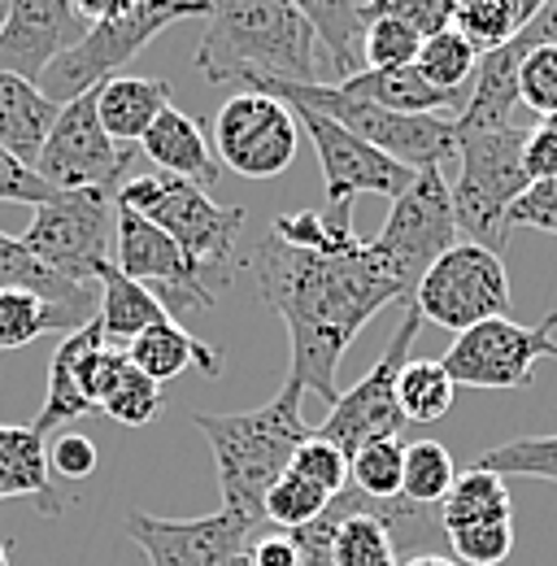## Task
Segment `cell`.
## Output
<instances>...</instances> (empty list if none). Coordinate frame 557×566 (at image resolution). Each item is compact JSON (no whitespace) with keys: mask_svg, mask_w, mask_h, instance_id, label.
Segmentation results:
<instances>
[{"mask_svg":"<svg viewBox=\"0 0 557 566\" xmlns=\"http://www.w3.org/2000/svg\"><path fill=\"white\" fill-rule=\"evenodd\" d=\"M249 262L262 301L287 323V340H292L287 379L323 397L327 406L340 397L336 370L357 332L383 305L414 296V287L370 249V240L348 253H309L266 231L258 235Z\"/></svg>","mask_w":557,"mask_h":566,"instance_id":"1","label":"cell"},{"mask_svg":"<svg viewBox=\"0 0 557 566\" xmlns=\"http://www.w3.org/2000/svg\"><path fill=\"white\" fill-rule=\"evenodd\" d=\"M197 71L209 83H318V35L292 0H209Z\"/></svg>","mask_w":557,"mask_h":566,"instance_id":"2","label":"cell"},{"mask_svg":"<svg viewBox=\"0 0 557 566\" xmlns=\"http://www.w3.org/2000/svg\"><path fill=\"white\" fill-rule=\"evenodd\" d=\"M301 397H305V388L283 379V388L258 410L192 415V423L201 427V436L213 449L222 510L240 514L253 527L266 523V510H262L266 493L275 489L278 475H287L296 444L309 436V427L301 419Z\"/></svg>","mask_w":557,"mask_h":566,"instance_id":"3","label":"cell"},{"mask_svg":"<svg viewBox=\"0 0 557 566\" xmlns=\"http://www.w3.org/2000/svg\"><path fill=\"white\" fill-rule=\"evenodd\" d=\"M240 92H262L283 105H305L332 123H340L357 140L388 153L392 161L422 170V166H444L458 157V123L444 114H392L383 105H370L361 96L345 92L340 83H278V78H253Z\"/></svg>","mask_w":557,"mask_h":566,"instance_id":"4","label":"cell"},{"mask_svg":"<svg viewBox=\"0 0 557 566\" xmlns=\"http://www.w3.org/2000/svg\"><path fill=\"white\" fill-rule=\"evenodd\" d=\"M118 206L136 210L153 227H161L209 280V287H222L235 275V244L244 231V210L240 206H222L209 192H201L188 179L161 175V170H144L132 175L118 188Z\"/></svg>","mask_w":557,"mask_h":566,"instance_id":"5","label":"cell"},{"mask_svg":"<svg viewBox=\"0 0 557 566\" xmlns=\"http://www.w3.org/2000/svg\"><path fill=\"white\" fill-rule=\"evenodd\" d=\"M523 140H527V132H518V127L458 132L462 175H458V184H449L458 231L471 244L492 249V253H505V244H509L505 213L532 188V179L523 170Z\"/></svg>","mask_w":557,"mask_h":566,"instance_id":"6","label":"cell"},{"mask_svg":"<svg viewBox=\"0 0 557 566\" xmlns=\"http://www.w3.org/2000/svg\"><path fill=\"white\" fill-rule=\"evenodd\" d=\"M183 18H209V0H139L136 9H127L123 18L92 22L83 31V40L70 44L66 53L44 71L40 92L57 105H70L74 96H83V92L101 87L105 78L123 74L127 62H136L139 49H148L166 27H175Z\"/></svg>","mask_w":557,"mask_h":566,"instance_id":"7","label":"cell"},{"mask_svg":"<svg viewBox=\"0 0 557 566\" xmlns=\"http://www.w3.org/2000/svg\"><path fill=\"white\" fill-rule=\"evenodd\" d=\"M118 192L114 188H78L40 206L27 235H18L44 266L74 283H96V271L109 262Z\"/></svg>","mask_w":557,"mask_h":566,"instance_id":"8","label":"cell"},{"mask_svg":"<svg viewBox=\"0 0 557 566\" xmlns=\"http://www.w3.org/2000/svg\"><path fill=\"white\" fill-rule=\"evenodd\" d=\"M422 323H435L453 336L480 327L487 318H505L509 310V271L501 253L458 240L414 287Z\"/></svg>","mask_w":557,"mask_h":566,"instance_id":"9","label":"cell"},{"mask_svg":"<svg viewBox=\"0 0 557 566\" xmlns=\"http://www.w3.org/2000/svg\"><path fill=\"white\" fill-rule=\"evenodd\" d=\"M458 235L462 231L453 213V192L444 184V166H422L414 184L392 201L370 249L410 287H418V280L458 244Z\"/></svg>","mask_w":557,"mask_h":566,"instance_id":"10","label":"cell"},{"mask_svg":"<svg viewBox=\"0 0 557 566\" xmlns=\"http://www.w3.org/2000/svg\"><path fill=\"white\" fill-rule=\"evenodd\" d=\"M418 327H422V310L414 305V296H406V310H401V323L388 340V349L379 354V361L332 401L327 419L318 427V436H327L332 444H340L345 453H357L361 444L370 440H388V436H401L406 415L397 406V379L410 361V349L418 340Z\"/></svg>","mask_w":557,"mask_h":566,"instance_id":"11","label":"cell"},{"mask_svg":"<svg viewBox=\"0 0 557 566\" xmlns=\"http://www.w3.org/2000/svg\"><path fill=\"white\" fill-rule=\"evenodd\" d=\"M139 157V144H114L96 118V92L74 96L62 105L49 140L35 157V175L49 179L57 192L78 188H123L132 179V166Z\"/></svg>","mask_w":557,"mask_h":566,"instance_id":"12","label":"cell"},{"mask_svg":"<svg viewBox=\"0 0 557 566\" xmlns=\"http://www.w3.org/2000/svg\"><path fill=\"white\" fill-rule=\"evenodd\" d=\"M540 357L557 361V314H545L536 327L514 318H487L462 332L444 349L440 366L462 388H527Z\"/></svg>","mask_w":557,"mask_h":566,"instance_id":"13","label":"cell"},{"mask_svg":"<svg viewBox=\"0 0 557 566\" xmlns=\"http://www.w3.org/2000/svg\"><path fill=\"white\" fill-rule=\"evenodd\" d=\"M114 266L123 275H132L136 283H144L166 314H201L213 305V287L201 275V266L148 218H139L136 210L118 206L114 218Z\"/></svg>","mask_w":557,"mask_h":566,"instance_id":"14","label":"cell"},{"mask_svg":"<svg viewBox=\"0 0 557 566\" xmlns=\"http://www.w3.org/2000/svg\"><path fill=\"white\" fill-rule=\"evenodd\" d=\"M296 114L262 92L231 96L213 118V157L244 179H275L296 157Z\"/></svg>","mask_w":557,"mask_h":566,"instance_id":"15","label":"cell"},{"mask_svg":"<svg viewBox=\"0 0 557 566\" xmlns=\"http://www.w3.org/2000/svg\"><path fill=\"white\" fill-rule=\"evenodd\" d=\"M296 114V127L309 136L318 166H323V184H327V201H357V197H388L397 201L418 170L392 161L388 153L370 148L366 140H357L353 132H345L340 123L305 109V105H287Z\"/></svg>","mask_w":557,"mask_h":566,"instance_id":"16","label":"cell"},{"mask_svg":"<svg viewBox=\"0 0 557 566\" xmlns=\"http://www.w3.org/2000/svg\"><path fill=\"white\" fill-rule=\"evenodd\" d=\"M253 532L258 527L231 510L206 518H157L144 510L127 514V536L144 549L148 566H244Z\"/></svg>","mask_w":557,"mask_h":566,"instance_id":"17","label":"cell"},{"mask_svg":"<svg viewBox=\"0 0 557 566\" xmlns=\"http://www.w3.org/2000/svg\"><path fill=\"white\" fill-rule=\"evenodd\" d=\"M83 18L70 0H9L0 27V74L40 83L44 71L83 40Z\"/></svg>","mask_w":557,"mask_h":566,"instance_id":"18","label":"cell"},{"mask_svg":"<svg viewBox=\"0 0 557 566\" xmlns=\"http://www.w3.org/2000/svg\"><path fill=\"white\" fill-rule=\"evenodd\" d=\"M527 53V40L514 35L509 44L480 53L475 66V87L462 105V114L453 118L458 132H501L514 127V109H518V62Z\"/></svg>","mask_w":557,"mask_h":566,"instance_id":"19","label":"cell"},{"mask_svg":"<svg viewBox=\"0 0 557 566\" xmlns=\"http://www.w3.org/2000/svg\"><path fill=\"white\" fill-rule=\"evenodd\" d=\"M139 153L161 170V175H175V179H188L197 184L201 192H209L218 184V157L209 148L206 127L183 114V109H166L139 140Z\"/></svg>","mask_w":557,"mask_h":566,"instance_id":"20","label":"cell"},{"mask_svg":"<svg viewBox=\"0 0 557 566\" xmlns=\"http://www.w3.org/2000/svg\"><path fill=\"white\" fill-rule=\"evenodd\" d=\"M9 496H31L44 518H57L66 510L62 493L53 489L49 444L31 423H0V501Z\"/></svg>","mask_w":557,"mask_h":566,"instance_id":"21","label":"cell"},{"mask_svg":"<svg viewBox=\"0 0 557 566\" xmlns=\"http://www.w3.org/2000/svg\"><path fill=\"white\" fill-rule=\"evenodd\" d=\"M96 92V118L114 144H139L144 132L170 109V83L148 74H114Z\"/></svg>","mask_w":557,"mask_h":566,"instance_id":"22","label":"cell"},{"mask_svg":"<svg viewBox=\"0 0 557 566\" xmlns=\"http://www.w3.org/2000/svg\"><path fill=\"white\" fill-rule=\"evenodd\" d=\"M0 287H18V292H35L49 305H62L70 314H78L83 323L96 318L101 305V287L96 283H74L66 275H57L53 266H44L22 240L0 231Z\"/></svg>","mask_w":557,"mask_h":566,"instance_id":"23","label":"cell"},{"mask_svg":"<svg viewBox=\"0 0 557 566\" xmlns=\"http://www.w3.org/2000/svg\"><path fill=\"white\" fill-rule=\"evenodd\" d=\"M57 114H62V105L49 101L40 92V83L18 78V74H0V148L4 153L35 166Z\"/></svg>","mask_w":557,"mask_h":566,"instance_id":"24","label":"cell"},{"mask_svg":"<svg viewBox=\"0 0 557 566\" xmlns=\"http://www.w3.org/2000/svg\"><path fill=\"white\" fill-rule=\"evenodd\" d=\"M340 87L370 101V105H383L392 114H444V118H458L466 96L462 92H440L431 87L418 66H401V71H361L353 78H340Z\"/></svg>","mask_w":557,"mask_h":566,"instance_id":"25","label":"cell"},{"mask_svg":"<svg viewBox=\"0 0 557 566\" xmlns=\"http://www.w3.org/2000/svg\"><path fill=\"white\" fill-rule=\"evenodd\" d=\"M96 287H101L96 323H101L105 340L118 345V349H127L139 332H148V327H157V323L170 318L166 305H161L144 283H136L132 275H123V271L114 266V258L96 271Z\"/></svg>","mask_w":557,"mask_h":566,"instance_id":"26","label":"cell"},{"mask_svg":"<svg viewBox=\"0 0 557 566\" xmlns=\"http://www.w3.org/2000/svg\"><path fill=\"white\" fill-rule=\"evenodd\" d=\"M127 361L136 366L139 375H148L153 384H166V379L183 375L188 366H197L206 379H218V370H222V354L209 349L206 340L188 336L175 318H166V323L139 332L136 340L127 345Z\"/></svg>","mask_w":557,"mask_h":566,"instance_id":"27","label":"cell"},{"mask_svg":"<svg viewBox=\"0 0 557 566\" xmlns=\"http://www.w3.org/2000/svg\"><path fill=\"white\" fill-rule=\"evenodd\" d=\"M332 514H336V536H332V558L336 566H401L397 545L388 536V527L375 518V501L357 489L332 496Z\"/></svg>","mask_w":557,"mask_h":566,"instance_id":"28","label":"cell"},{"mask_svg":"<svg viewBox=\"0 0 557 566\" xmlns=\"http://www.w3.org/2000/svg\"><path fill=\"white\" fill-rule=\"evenodd\" d=\"M101 336H105V332H101L96 318L83 323L78 332L62 336L57 354H53V361H49V392H44V406H40V415H35V423H31L40 436H49V431H57V427L74 423V419L96 415V410L83 401V392H78V357L87 354V345H96Z\"/></svg>","mask_w":557,"mask_h":566,"instance_id":"29","label":"cell"},{"mask_svg":"<svg viewBox=\"0 0 557 566\" xmlns=\"http://www.w3.org/2000/svg\"><path fill=\"white\" fill-rule=\"evenodd\" d=\"M271 235L309 253H348L361 244L353 227V201H323L318 210L278 213L271 222Z\"/></svg>","mask_w":557,"mask_h":566,"instance_id":"30","label":"cell"},{"mask_svg":"<svg viewBox=\"0 0 557 566\" xmlns=\"http://www.w3.org/2000/svg\"><path fill=\"white\" fill-rule=\"evenodd\" d=\"M514 514V501H509V484L492 471H458L449 496L440 501V518H444V532L453 527H475V523H509Z\"/></svg>","mask_w":557,"mask_h":566,"instance_id":"31","label":"cell"},{"mask_svg":"<svg viewBox=\"0 0 557 566\" xmlns=\"http://www.w3.org/2000/svg\"><path fill=\"white\" fill-rule=\"evenodd\" d=\"M83 318L70 314L62 305H49L40 301L35 292H18V287H0V354L9 349H27L35 336L44 332H78Z\"/></svg>","mask_w":557,"mask_h":566,"instance_id":"32","label":"cell"},{"mask_svg":"<svg viewBox=\"0 0 557 566\" xmlns=\"http://www.w3.org/2000/svg\"><path fill=\"white\" fill-rule=\"evenodd\" d=\"M453 397H458V384L440 366V357L406 361V370L397 379V406H401L406 423H440L453 410Z\"/></svg>","mask_w":557,"mask_h":566,"instance_id":"33","label":"cell"},{"mask_svg":"<svg viewBox=\"0 0 557 566\" xmlns=\"http://www.w3.org/2000/svg\"><path fill=\"white\" fill-rule=\"evenodd\" d=\"M292 4L309 18L314 35L323 40V49H327V57H332L340 78H353L361 71L357 66V40H361L357 0H292Z\"/></svg>","mask_w":557,"mask_h":566,"instance_id":"34","label":"cell"},{"mask_svg":"<svg viewBox=\"0 0 557 566\" xmlns=\"http://www.w3.org/2000/svg\"><path fill=\"white\" fill-rule=\"evenodd\" d=\"M401 475H406V440L401 436L370 440L357 453H348V489L375 496V501L401 496Z\"/></svg>","mask_w":557,"mask_h":566,"instance_id":"35","label":"cell"},{"mask_svg":"<svg viewBox=\"0 0 557 566\" xmlns=\"http://www.w3.org/2000/svg\"><path fill=\"white\" fill-rule=\"evenodd\" d=\"M458 480V462L440 440H414L406 444V475H401V496L414 505H440Z\"/></svg>","mask_w":557,"mask_h":566,"instance_id":"36","label":"cell"},{"mask_svg":"<svg viewBox=\"0 0 557 566\" xmlns=\"http://www.w3.org/2000/svg\"><path fill=\"white\" fill-rule=\"evenodd\" d=\"M414 66L431 87H440V92H462V83L480 66V49H475L458 27H449V31L431 35V40H422Z\"/></svg>","mask_w":557,"mask_h":566,"instance_id":"37","label":"cell"},{"mask_svg":"<svg viewBox=\"0 0 557 566\" xmlns=\"http://www.w3.org/2000/svg\"><path fill=\"white\" fill-rule=\"evenodd\" d=\"M453 27H458L480 53H492V49L509 44V40L527 27V18H523L518 0H458Z\"/></svg>","mask_w":557,"mask_h":566,"instance_id":"38","label":"cell"},{"mask_svg":"<svg viewBox=\"0 0 557 566\" xmlns=\"http://www.w3.org/2000/svg\"><path fill=\"white\" fill-rule=\"evenodd\" d=\"M475 467L501 475V480L527 475V480H549V484H557V431L554 436H518V440H505V444L487 449Z\"/></svg>","mask_w":557,"mask_h":566,"instance_id":"39","label":"cell"},{"mask_svg":"<svg viewBox=\"0 0 557 566\" xmlns=\"http://www.w3.org/2000/svg\"><path fill=\"white\" fill-rule=\"evenodd\" d=\"M332 505V493L327 489H318V484H309L305 475H296V471H287V475H278L275 489L266 493V523H275L278 532H301V527H309L314 518H323V510Z\"/></svg>","mask_w":557,"mask_h":566,"instance_id":"40","label":"cell"},{"mask_svg":"<svg viewBox=\"0 0 557 566\" xmlns=\"http://www.w3.org/2000/svg\"><path fill=\"white\" fill-rule=\"evenodd\" d=\"M418 49H422V35L410 31L406 22L379 18V22H366L361 27V71H401V66H414Z\"/></svg>","mask_w":557,"mask_h":566,"instance_id":"41","label":"cell"},{"mask_svg":"<svg viewBox=\"0 0 557 566\" xmlns=\"http://www.w3.org/2000/svg\"><path fill=\"white\" fill-rule=\"evenodd\" d=\"M101 415L114 419V423H123V427L157 423V415H161V384H153L148 375H139L136 366L127 361V370L118 375L114 392L101 401Z\"/></svg>","mask_w":557,"mask_h":566,"instance_id":"42","label":"cell"},{"mask_svg":"<svg viewBox=\"0 0 557 566\" xmlns=\"http://www.w3.org/2000/svg\"><path fill=\"white\" fill-rule=\"evenodd\" d=\"M453 9H458V0H357L361 27L379 22V18H392V22H406L410 31H418L422 40L449 31L453 27Z\"/></svg>","mask_w":557,"mask_h":566,"instance_id":"43","label":"cell"},{"mask_svg":"<svg viewBox=\"0 0 557 566\" xmlns=\"http://www.w3.org/2000/svg\"><path fill=\"white\" fill-rule=\"evenodd\" d=\"M518 105L540 118L557 114V44H532L518 62Z\"/></svg>","mask_w":557,"mask_h":566,"instance_id":"44","label":"cell"},{"mask_svg":"<svg viewBox=\"0 0 557 566\" xmlns=\"http://www.w3.org/2000/svg\"><path fill=\"white\" fill-rule=\"evenodd\" d=\"M287 471L305 475L309 484L327 489L332 496L348 489V453L340 449V444H332L327 436H318V431H309V436L296 444V453H292V467H287Z\"/></svg>","mask_w":557,"mask_h":566,"instance_id":"45","label":"cell"},{"mask_svg":"<svg viewBox=\"0 0 557 566\" xmlns=\"http://www.w3.org/2000/svg\"><path fill=\"white\" fill-rule=\"evenodd\" d=\"M453 563L462 566H501L514 554V523H475L449 532Z\"/></svg>","mask_w":557,"mask_h":566,"instance_id":"46","label":"cell"},{"mask_svg":"<svg viewBox=\"0 0 557 566\" xmlns=\"http://www.w3.org/2000/svg\"><path fill=\"white\" fill-rule=\"evenodd\" d=\"M62 192L49 184V179H40L35 175V166H27V161H18L13 153H4L0 148V201H9V206H49V201H57Z\"/></svg>","mask_w":557,"mask_h":566,"instance_id":"47","label":"cell"},{"mask_svg":"<svg viewBox=\"0 0 557 566\" xmlns=\"http://www.w3.org/2000/svg\"><path fill=\"white\" fill-rule=\"evenodd\" d=\"M549 231L557 235V179H536L505 213V231Z\"/></svg>","mask_w":557,"mask_h":566,"instance_id":"48","label":"cell"},{"mask_svg":"<svg viewBox=\"0 0 557 566\" xmlns=\"http://www.w3.org/2000/svg\"><path fill=\"white\" fill-rule=\"evenodd\" d=\"M96 462H101L96 444H92L87 436H78V431H62V436L49 444V467H53L62 480H87V475L96 471Z\"/></svg>","mask_w":557,"mask_h":566,"instance_id":"49","label":"cell"},{"mask_svg":"<svg viewBox=\"0 0 557 566\" xmlns=\"http://www.w3.org/2000/svg\"><path fill=\"white\" fill-rule=\"evenodd\" d=\"M523 170L527 179H557V114L540 118L523 140Z\"/></svg>","mask_w":557,"mask_h":566,"instance_id":"50","label":"cell"},{"mask_svg":"<svg viewBox=\"0 0 557 566\" xmlns=\"http://www.w3.org/2000/svg\"><path fill=\"white\" fill-rule=\"evenodd\" d=\"M244 566H301L292 532H266V536H258L249 545V554H244Z\"/></svg>","mask_w":557,"mask_h":566,"instance_id":"51","label":"cell"},{"mask_svg":"<svg viewBox=\"0 0 557 566\" xmlns=\"http://www.w3.org/2000/svg\"><path fill=\"white\" fill-rule=\"evenodd\" d=\"M74 13L92 27V22H109V18H123L127 9H136L139 0H70Z\"/></svg>","mask_w":557,"mask_h":566,"instance_id":"52","label":"cell"},{"mask_svg":"<svg viewBox=\"0 0 557 566\" xmlns=\"http://www.w3.org/2000/svg\"><path fill=\"white\" fill-rule=\"evenodd\" d=\"M518 35L527 40V49H532V44H557V0H545V9H540Z\"/></svg>","mask_w":557,"mask_h":566,"instance_id":"53","label":"cell"},{"mask_svg":"<svg viewBox=\"0 0 557 566\" xmlns=\"http://www.w3.org/2000/svg\"><path fill=\"white\" fill-rule=\"evenodd\" d=\"M401 566H462V563H453L449 554H418V558H410V563Z\"/></svg>","mask_w":557,"mask_h":566,"instance_id":"54","label":"cell"},{"mask_svg":"<svg viewBox=\"0 0 557 566\" xmlns=\"http://www.w3.org/2000/svg\"><path fill=\"white\" fill-rule=\"evenodd\" d=\"M518 9H523V18L532 22V18H536V13L545 9V0H518Z\"/></svg>","mask_w":557,"mask_h":566,"instance_id":"55","label":"cell"},{"mask_svg":"<svg viewBox=\"0 0 557 566\" xmlns=\"http://www.w3.org/2000/svg\"><path fill=\"white\" fill-rule=\"evenodd\" d=\"M0 566H9V545L0 541Z\"/></svg>","mask_w":557,"mask_h":566,"instance_id":"56","label":"cell"},{"mask_svg":"<svg viewBox=\"0 0 557 566\" xmlns=\"http://www.w3.org/2000/svg\"><path fill=\"white\" fill-rule=\"evenodd\" d=\"M4 9H9V0H0V27H4Z\"/></svg>","mask_w":557,"mask_h":566,"instance_id":"57","label":"cell"}]
</instances>
